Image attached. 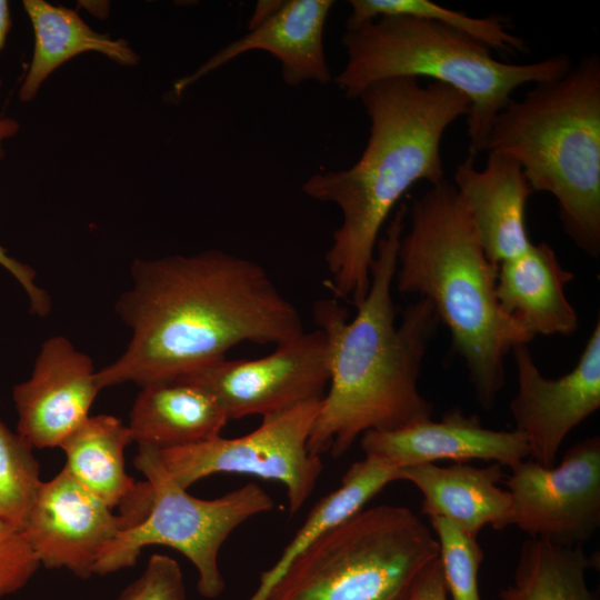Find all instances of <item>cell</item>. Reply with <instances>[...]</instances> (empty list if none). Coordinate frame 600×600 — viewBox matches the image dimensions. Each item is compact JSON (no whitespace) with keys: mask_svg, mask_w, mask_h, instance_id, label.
Returning <instances> with one entry per match:
<instances>
[{"mask_svg":"<svg viewBox=\"0 0 600 600\" xmlns=\"http://www.w3.org/2000/svg\"><path fill=\"white\" fill-rule=\"evenodd\" d=\"M131 277L116 302L131 339L98 370L102 389L176 381L242 342L279 346L304 331L297 307L244 257L210 249L136 259Z\"/></svg>","mask_w":600,"mask_h":600,"instance_id":"obj_1","label":"cell"},{"mask_svg":"<svg viewBox=\"0 0 600 600\" xmlns=\"http://www.w3.org/2000/svg\"><path fill=\"white\" fill-rule=\"evenodd\" d=\"M407 213L401 204L378 239L370 287L351 321L336 299L314 304V320L329 343L330 369L329 389L308 440L314 456L340 457L367 431L431 418L433 404L420 393L418 381L440 321L431 302L419 298L397 324L391 293Z\"/></svg>","mask_w":600,"mask_h":600,"instance_id":"obj_2","label":"cell"},{"mask_svg":"<svg viewBox=\"0 0 600 600\" xmlns=\"http://www.w3.org/2000/svg\"><path fill=\"white\" fill-rule=\"evenodd\" d=\"M358 99L370 123L360 158L347 169L317 172L302 184L304 194L340 211L324 262L330 288L356 307L368 293L376 246L390 213L414 183L444 180L442 138L470 107L452 87L422 86L416 78L379 81Z\"/></svg>","mask_w":600,"mask_h":600,"instance_id":"obj_3","label":"cell"},{"mask_svg":"<svg viewBox=\"0 0 600 600\" xmlns=\"http://www.w3.org/2000/svg\"><path fill=\"white\" fill-rule=\"evenodd\" d=\"M402 233L394 280L404 294L431 302L463 359L481 407H493L504 386V359L532 338L500 307L499 266L486 256L468 210L446 179L414 199Z\"/></svg>","mask_w":600,"mask_h":600,"instance_id":"obj_4","label":"cell"},{"mask_svg":"<svg viewBox=\"0 0 600 600\" xmlns=\"http://www.w3.org/2000/svg\"><path fill=\"white\" fill-rule=\"evenodd\" d=\"M513 159L533 192L554 197L564 232L600 253V58L534 84L496 117L486 150Z\"/></svg>","mask_w":600,"mask_h":600,"instance_id":"obj_5","label":"cell"},{"mask_svg":"<svg viewBox=\"0 0 600 600\" xmlns=\"http://www.w3.org/2000/svg\"><path fill=\"white\" fill-rule=\"evenodd\" d=\"M341 42L347 62L334 82L349 99L392 78H430L466 96L470 153L474 156L486 150L496 117L518 88L557 80L572 66L566 56L521 64L502 62L474 38L412 17L378 18L347 30Z\"/></svg>","mask_w":600,"mask_h":600,"instance_id":"obj_6","label":"cell"},{"mask_svg":"<svg viewBox=\"0 0 600 600\" xmlns=\"http://www.w3.org/2000/svg\"><path fill=\"white\" fill-rule=\"evenodd\" d=\"M439 556L433 531L411 509H363L303 550L263 600H409Z\"/></svg>","mask_w":600,"mask_h":600,"instance_id":"obj_7","label":"cell"},{"mask_svg":"<svg viewBox=\"0 0 600 600\" xmlns=\"http://www.w3.org/2000/svg\"><path fill=\"white\" fill-rule=\"evenodd\" d=\"M133 464L151 488L148 513L141 522L121 530L102 549L93 574L131 568L144 547L167 546L194 566L200 596L218 598L226 587L218 563L222 544L244 521L274 509V501L253 482L214 499L196 498L168 474L157 449L151 447L138 446Z\"/></svg>","mask_w":600,"mask_h":600,"instance_id":"obj_8","label":"cell"},{"mask_svg":"<svg viewBox=\"0 0 600 600\" xmlns=\"http://www.w3.org/2000/svg\"><path fill=\"white\" fill-rule=\"evenodd\" d=\"M322 400V399H321ZM321 400L262 417L260 426L238 438H214L157 449L168 474L183 489L216 473H242L282 483L289 511L297 513L322 471L321 457L308 450Z\"/></svg>","mask_w":600,"mask_h":600,"instance_id":"obj_9","label":"cell"},{"mask_svg":"<svg viewBox=\"0 0 600 600\" xmlns=\"http://www.w3.org/2000/svg\"><path fill=\"white\" fill-rule=\"evenodd\" d=\"M329 343L320 329L302 332L253 360L226 358L176 380L210 392L228 419L279 413L321 400L329 384Z\"/></svg>","mask_w":600,"mask_h":600,"instance_id":"obj_10","label":"cell"},{"mask_svg":"<svg viewBox=\"0 0 600 600\" xmlns=\"http://www.w3.org/2000/svg\"><path fill=\"white\" fill-rule=\"evenodd\" d=\"M506 484L511 496L507 527L529 538L583 547L600 526V437L574 443L557 467L522 460Z\"/></svg>","mask_w":600,"mask_h":600,"instance_id":"obj_11","label":"cell"},{"mask_svg":"<svg viewBox=\"0 0 600 600\" xmlns=\"http://www.w3.org/2000/svg\"><path fill=\"white\" fill-rule=\"evenodd\" d=\"M511 352L518 380L510 402L516 430L526 437L533 461L553 467L567 436L600 408V321L576 367L559 378L540 372L527 343Z\"/></svg>","mask_w":600,"mask_h":600,"instance_id":"obj_12","label":"cell"},{"mask_svg":"<svg viewBox=\"0 0 600 600\" xmlns=\"http://www.w3.org/2000/svg\"><path fill=\"white\" fill-rule=\"evenodd\" d=\"M123 529L122 517L63 467L40 482L20 532L40 566L88 579L102 549Z\"/></svg>","mask_w":600,"mask_h":600,"instance_id":"obj_13","label":"cell"},{"mask_svg":"<svg viewBox=\"0 0 600 600\" xmlns=\"http://www.w3.org/2000/svg\"><path fill=\"white\" fill-rule=\"evenodd\" d=\"M93 361L69 339H47L30 378L13 387L17 432L33 448H57L90 414L102 390Z\"/></svg>","mask_w":600,"mask_h":600,"instance_id":"obj_14","label":"cell"},{"mask_svg":"<svg viewBox=\"0 0 600 600\" xmlns=\"http://www.w3.org/2000/svg\"><path fill=\"white\" fill-rule=\"evenodd\" d=\"M366 456L398 468L440 460L492 461L510 469L530 456L526 437L518 430H493L474 416L448 411L440 421L431 418L387 431H367L360 437Z\"/></svg>","mask_w":600,"mask_h":600,"instance_id":"obj_15","label":"cell"},{"mask_svg":"<svg viewBox=\"0 0 600 600\" xmlns=\"http://www.w3.org/2000/svg\"><path fill=\"white\" fill-rule=\"evenodd\" d=\"M332 0H288L249 32L230 42L193 73L173 84L180 94L190 84L233 59L251 52L266 51L281 66L283 81L291 87L307 81L327 84L332 76L323 47V32Z\"/></svg>","mask_w":600,"mask_h":600,"instance_id":"obj_16","label":"cell"},{"mask_svg":"<svg viewBox=\"0 0 600 600\" xmlns=\"http://www.w3.org/2000/svg\"><path fill=\"white\" fill-rule=\"evenodd\" d=\"M470 153L456 169L453 186L471 218L481 247L497 266L522 254L531 241L527 203L533 193L513 159L489 152L482 170Z\"/></svg>","mask_w":600,"mask_h":600,"instance_id":"obj_17","label":"cell"},{"mask_svg":"<svg viewBox=\"0 0 600 600\" xmlns=\"http://www.w3.org/2000/svg\"><path fill=\"white\" fill-rule=\"evenodd\" d=\"M502 466L474 467L454 462L447 467L424 463L399 468L398 480L411 482L422 494V513L444 518L478 537L487 526L507 527L511 496L498 486Z\"/></svg>","mask_w":600,"mask_h":600,"instance_id":"obj_18","label":"cell"},{"mask_svg":"<svg viewBox=\"0 0 600 600\" xmlns=\"http://www.w3.org/2000/svg\"><path fill=\"white\" fill-rule=\"evenodd\" d=\"M573 277L548 243H531L519 257L499 264L496 293L502 310L531 338L570 336L579 326L564 293Z\"/></svg>","mask_w":600,"mask_h":600,"instance_id":"obj_19","label":"cell"},{"mask_svg":"<svg viewBox=\"0 0 600 600\" xmlns=\"http://www.w3.org/2000/svg\"><path fill=\"white\" fill-rule=\"evenodd\" d=\"M228 420L218 400L206 389L168 381L141 387L127 426L138 446L161 450L220 436Z\"/></svg>","mask_w":600,"mask_h":600,"instance_id":"obj_20","label":"cell"},{"mask_svg":"<svg viewBox=\"0 0 600 600\" xmlns=\"http://www.w3.org/2000/svg\"><path fill=\"white\" fill-rule=\"evenodd\" d=\"M22 4L34 32L32 60L18 93L22 102L31 101L52 71L82 52L96 51L122 66L139 61L126 40L98 33L74 10L43 0Z\"/></svg>","mask_w":600,"mask_h":600,"instance_id":"obj_21","label":"cell"},{"mask_svg":"<svg viewBox=\"0 0 600 600\" xmlns=\"http://www.w3.org/2000/svg\"><path fill=\"white\" fill-rule=\"evenodd\" d=\"M133 442L130 429L111 414L89 416L60 444L64 468L111 509L120 507L138 482L124 467V450Z\"/></svg>","mask_w":600,"mask_h":600,"instance_id":"obj_22","label":"cell"},{"mask_svg":"<svg viewBox=\"0 0 600 600\" xmlns=\"http://www.w3.org/2000/svg\"><path fill=\"white\" fill-rule=\"evenodd\" d=\"M398 467L373 456L364 454L363 459L353 462L341 484L316 503L278 560L261 573L257 589L247 600H263L294 558L324 533L363 510L386 486L398 480Z\"/></svg>","mask_w":600,"mask_h":600,"instance_id":"obj_23","label":"cell"},{"mask_svg":"<svg viewBox=\"0 0 600 600\" xmlns=\"http://www.w3.org/2000/svg\"><path fill=\"white\" fill-rule=\"evenodd\" d=\"M593 557L583 547L528 538L521 546L512 581L499 600H597L587 583Z\"/></svg>","mask_w":600,"mask_h":600,"instance_id":"obj_24","label":"cell"},{"mask_svg":"<svg viewBox=\"0 0 600 600\" xmlns=\"http://www.w3.org/2000/svg\"><path fill=\"white\" fill-rule=\"evenodd\" d=\"M347 30L383 17H412L434 21L462 32L489 49L516 53L526 50L524 40L511 33L496 17L477 18L430 0H351Z\"/></svg>","mask_w":600,"mask_h":600,"instance_id":"obj_25","label":"cell"},{"mask_svg":"<svg viewBox=\"0 0 600 600\" xmlns=\"http://www.w3.org/2000/svg\"><path fill=\"white\" fill-rule=\"evenodd\" d=\"M40 482L33 447L0 419V516L19 531Z\"/></svg>","mask_w":600,"mask_h":600,"instance_id":"obj_26","label":"cell"},{"mask_svg":"<svg viewBox=\"0 0 600 600\" xmlns=\"http://www.w3.org/2000/svg\"><path fill=\"white\" fill-rule=\"evenodd\" d=\"M439 544V561L451 600H481L479 571L483 551L478 537L444 518L430 519Z\"/></svg>","mask_w":600,"mask_h":600,"instance_id":"obj_27","label":"cell"},{"mask_svg":"<svg viewBox=\"0 0 600 600\" xmlns=\"http://www.w3.org/2000/svg\"><path fill=\"white\" fill-rule=\"evenodd\" d=\"M116 600H186V586L179 563L153 553L142 573Z\"/></svg>","mask_w":600,"mask_h":600,"instance_id":"obj_28","label":"cell"},{"mask_svg":"<svg viewBox=\"0 0 600 600\" xmlns=\"http://www.w3.org/2000/svg\"><path fill=\"white\" fill-rule=\"evenodd\" d=\"M39 567L22 533L0 516V599L21 590Z\"/></svg>","mask_w":600,"mask_h":600,"instance_id":"obj_29","label":"cell"},{"mask_svg":"<svg viewBox=\"0 0 600 600\" xmlns=\"http://www.w3.org/2000/svg\"><path fill=\"white\" fill-rule=\"evenodd\" d=\"M0 266L16 278L27 293L30 311L38 317H46L51 310V299L46 290L36 284V271L10 257L2 246H0Z\"/></svg>","mask_w":600,"mask_h":600,"instance_id":"obj_30","label":"cell"},{"mask_svg":"<svg viewBox=\"0 0 600 600\" xmlns=\"http://www.w3.org/2000/svg\"><path fill=\"white\" fill-rule=\"evenodd\" d=\"M409 600H449L439 557L424 570Z\"/></svg>","mask_w":600,"mask_h":600,"instance_id":"obj_31","label":"cell"},{"mask_svg":"<svg viewBox=\"0 0 600 600\" xmlns=\"http://www.w3.org/2000/svg\"><path fill=\"white\" fill-rule=\"evenodd\" d=\"M19 123L11 118H0V158L3 157V142L14 137L19 131Z\"/></svg>","mask_w":600,"mask_h":600,"instance_id":"obj_32","label":"cell"},{"mask_svg":"<svg viewBox=\"0 0 600 600\" xmlns=\"http://www.w3.org/2000/svg\"><path fill=\"white\" fill-rule=\"evenodd\" d=\"M11 28V17H10V10L8 1L0 0V50L6 44L7 36L9 33V30ZM0 87H1V80H0Z\"/></svg>","mask_w":600,"mask_h":600,"instance_id":"obj_33","label":"cell"}]
</instances>
